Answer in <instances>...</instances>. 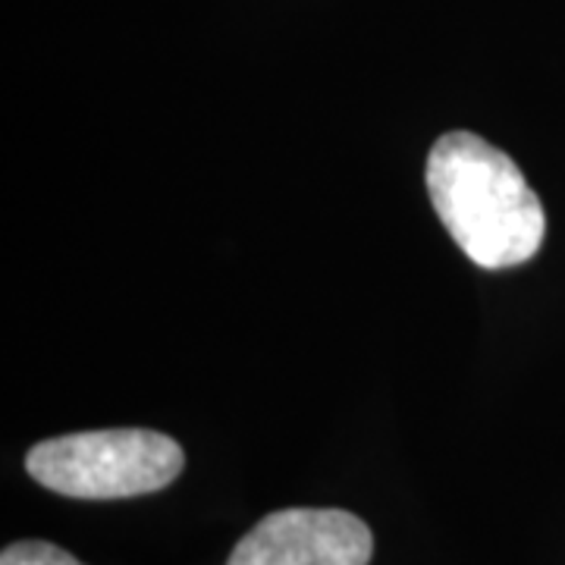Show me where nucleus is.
<instances>
[{"label":"nucleus","mask_w":565,"mask_h":565,"mask_svg":"<svg viewBox=\"0 0 565 565\" xmlns=\"http://www.w3.org/2000/svg\"><path fill=\"white\" fill-rule=\"evenodd\" d=\"M0 565H82L73 553L47 541H20V544L3 546Z\"/></svg>","instance_id":"4"},{"label":"nucleus","mask_w":565,"mask_h":565,"mask_svg":"<svg viewBox=\"0 0 565 565\" xmlns=\"http://www.w3.org/2000/svg\"><path fill=\"white\" fill-rule=\"evenodd\" d=\"M371 527L345 509H280L233 546L226 565H367Z\"/></svg>","instance_id":"3"},{"label":"nucleus","mask_w":565,"mask_h":565,"mask_svg":"<svg viewBox=\"0 0 565 565\" xmlns=\"http://www.w3.org/2000/svg\"><path fill=\"white\" fill-rule=\"evenodd\" d=\"M182 446L145 427L82 430L32 446L29 475L73 500H129L163 490L180 478Z\"/></svg>","instance_id":"2"},{"label":"nucleus","mask_w":565,"mask_h":565,"mask_svg":"<svg viewBox=\"0 0 565 565\" xmlns=\"http://www.w3.org/2000/svg\"><path fill=\"white\" fill-rule=\"evenodd\" d=\"M424 182L446 233L471 264L503 270L541 252L544 204L497 145L475 132H446L427 154Z\"/></svg>","instance_id":"1"}]
</instances>
